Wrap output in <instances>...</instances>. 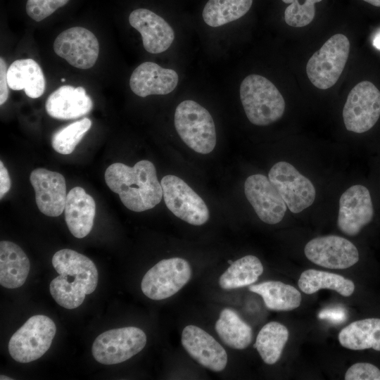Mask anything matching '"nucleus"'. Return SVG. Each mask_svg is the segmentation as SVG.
<instances>
[{
	"label": "nucleus",
	"instance_id": "1",
	"mask_svg": "<svg viewBox=\"0 0 380 380\" xmlns=\"http://www.w3.org/2000/svg\"><path fill=\"white\" fill-rule=\"evenodd\" d=\"M104 177L110 189L118 194L123 205L132 211L151 209L163 198L156 167L149 160H140L133 167L113 163L106 169Z\"/></svg>",
	"mask_w": 380,
	"mask_h": 380
},
{
	"label": "nucleus",
	"instance_id": "2",
	"mask_svg": "<svg viewBox=\"0 0 380 380\" xmlns=\"http://www.w3.org/2000/svg\"><path fill=\"white\" fill-rule=\"evenodd\" d=\"M52 265L59 275L50 283L51 296L63 308H78L86 295L93 293L97 286L99 274L95 264L84 255L65 248L53 255Z\"/></svg>",
	"mask_w": 380,
	"mask_h": 380
},
{
	"label": "nucleus",
	"instance_id": "3",
	"mask_svg": "<svg viewBox=\"0 0 380 380\" xmlns=\"http://www.w3.org/2000/svg\"><path fill=\"white\" fill-rule=\"evenodd\" d=\"M240 99L248 120L265 126L279 120L285 110V101L279 89L266 77L252 74L240 85Z\"/></svg>",
	"mask_w": 380,
	"mask_h": 380
},
{
	"label": "nucleus",
	"instance_id": "4",
	"mask_svg": "<svg viewBox=\"0 0 380 380\" xmlns=\"http://www.w3.org/2000/svg\"><path fill=\"white\" fill-rule=\"evenodd\" d=\"M174 124L179 137L193 151L208 154L214 149L217 137L213 119L197 102L185 100L178 104Z\"/></svg>",
	"mask_w": 380,
	"mask_h": 380
},
{
	"label": "nucleus",
	"instance_id": "5",
	"mask_svg": "<svg viewBox=\"0 0 380 380\" xmlns=\"http://www.w3.org/2000/svg\"><path fill=\"white\" fill-rule=\"evenodd\" d=\"M56 332V324L51 318L34 315L13 334L8 342V352L14 360L20 363L36 360L49 349Z\"/></svg>",
	"mask_w": 380,
	"mask_h": 380
},
{
	"label": "nucleus",
	"instance_id": "6",
	"mask_svg": "<svg viewBox=\"0 0 380 380\" xmlns=\"http://www.w3.org/2000/svg\"><path fill=\"white\" fill-rule=\"evenodd\" d=\"M349 51L346 36L336 34L331 37L308 61L306 72L312 84L320 89L333 87L345 68Z\"/></svg>",
	"mask_w": 380,
	"mask_h": 380
},
{
	"label": "nucleus",
	"instance_id": "7",
	"mask_svg": "<svg viewBox=\"0 0 380 380\" xmlns=\"http://www.w3.org/2000/svg\"><path fill=\"white\" fill-rule=\"evenodd\" d=\"M146 343L143 330L126 327L106 331L94 340L91 352L99 363L110 365L123 362L141 351Z\"/></svg>",
	"mask_w": 380,
	"mask_h": 380
},
{
	"label": "nucleus",
	"instance_id": "8",
	"mask_svg": "<svg viewBox=\"0 0 380 380\" xmlns=\"http://www.w3.org/2000/svg\"><path fill=\"white\" fill-rule=\"evenodd\" d=\"M191 277V268L185 259H163L146 272L141 280V289L148 298L163 300L177 293Z\"/></svg>",
	"mask_w": 380,
	"mask_h": 380
},
{
	"label": "nucleus",
	"instance_id": "9",
	"mask_svg": "<svg viewBox=\"0 0 380 380\" xmlns=\"http://www.w3.org/2000/svg\"><path fill=\"white\" fill-rule=\"evenodd\" d=\"M380 117V91L369 81L357 84L348 95L343 109L346 128L355 133L369 130Z\"/></svg>",
	"mask_w": 380,
	"mask_h": 380
},
{
	"label": "nucleus",
	"instance_id": "10",
	"mask_svg": "<svg viewBox=\"0 0 380 380\" xmlns=\"http://www.w3.org/2000/svg\"><path fill=\"white\" fill-rule=\"evenodd\" d=\"M160 184L167 208L178 218L196 226L205 224L209 210L203 200L182 179L167 175Z\"/></svg>",
	"mask_w": 380,
	"mask_h": 380
},
{
	"label": "nucleus",
	"instance_id": "11",
	"mask_svg": "<svg viewBox=\"0 0 380 380\" xmlns=\"http://www.w3.org/2000/svg\"><path fill=\"white\" fill-rule=\"evenodd\" d=\"M268 178L291 212L300 213L315 201L314 185L289 163H275L269 172Z\"/></svg>",
	"mask_w": 380,
	"mask_h": 380
},
{
	"label": "nucleus",
	"instance_id": "12",
	"mask_svg": "<svg viewBox=\"0 0 380 380\" xmlns=\"http://www.w3.org/2000/svg\"><path fill=\"white\" fill-rule=\"evenodd\" d=\"M53 50L70 65L86 70L96 63L99 44L90 30L82 27H73L59 34L53 42Z\"/></svg>",
	"mask_w": 380,
	"mask_h": 380
},
{
	"label": "nucleus",
	"instance_id": "13",
	"mask_svg": "<svg viewBox=\"0 0 380 380\" xmlns=\"http://www.w3.org/2000/svg\"><path fill=\"white\" fill-rule=\"evenodd\" d=\"M304 253L312 262L329 269H347L359 260L355 246L336 235L319 236L309 241Z\"/></svg>",
	"mask_w": 380,
	"mask_h": 380
},
{
	"label": "nucleus",
	"instance_id": "14",
	"mask_svg": "<svg viewBox=\"0 0 380 380\" xmlns=\"http://www.w3.org/2000/svg\"><path fill=\"white\" fill-rule=\"evenodd\" d=\"M374 208L369 191L355 184L341 196L337 225L348 236H356L373 218Z\"/></svg>",
	"mask_w": 380,
	"mask_h": 380
},
{
	"label": "nucleus",
	"instance_id": "15",
	"mask_svg": "<svg viewBox=\"0 0 380 380\" xmlns=\"http://www.w3.org/2000/svg\"><path fill=\"white\" fill-rule=\"evenodd\" d=\"M244 193L258 217L270 224L279 223L286 211V205L269 178L262 174L249 176Z\"/></svg>",
	"mask_w": 380,
	"mask_h": 380
},
{
	"label": "nucleus",
	"instance_id": "16",
	"mask_svg": "<svg viewBox=\"0 0 380 380\" xmlns=\"http://www.w3.org/2000/svg\"><path fill=\"white\" fill-rule=\"evenodd\" d=\"M181 341L189 355L201 366L213 372H221L226 367L228 360L226 350L201 328L186 326Z\"/></svg>",
	"mask_w": 380,
	"mask_h": 380
},
{
	"label": "nucleus",
	"instance_id": "17",
	"mask_svg": "<svg viewBox=\"0 0 380 380\" xmlns=\"http://www.w3.org/2000/svg\"><path fill=\"white\" fill-rule=\"evenodd\" d=\"M30 180L41 213L49 217L61 215L67 197L64 177L56 172L37 168L31 172Z\"/></svg>",
	"mask_w": 380,
	"mask_h": 380
},
{
	"label": "nucleus",
	"instance_id": "18",
	"mask_svg": "<svg viewBox=\"0 0 380 380\" xmlns=\"http://www.w3.org/2000/svg\"><path fill=\"white\" fill-rule=\"evenodd\" d=\"M129 23L141 34L144 48L148 53L165 51L175 39L172 27L162 17L148 9L134 10L129 14Z\"/></svg>",
	"mask_w": 380,
	"mask_h": 380
},
{
	"label": "nucleus",
	"instance_id": "19",
	"mask_svg": "<svg viewBox=\"0 0 380 380\" xmlns=\"http://www.w3.org/2000/svg\"><path fill=\"white\" fill-rule=\"evenodd\" d=\"M178 74L170 68H164L153 62H144L132 72L129 87L136 95H165L171 93L177 86Z\"/></svg>",
	"mask_w": 380,
	"mask_h": 380
},
{
	"label": "nucleus",
	"instance_id": "20",
	"mask_svg": "<svg viewBox=\"0 0 380 380\" xmlns=\"http://www.w3.org/2000/svg\"><path fill=\"white\" fill-rule=\"evenodd\" d=\"M93 101L82 87L61 86L47 98L46 110L52 118L75 119L89 113Z\"/></svg>",
	"mask_w": 380,
	"mask_h": 380
},
{
	"label": "nucleus",
	"instance_id": "21",
	"mask_svg": "<svg viewBox=\"0 0 380 380\" xmlns=\"http://www.w3.org/2000/svg\"><path fill=\"white\" fill-rule=\"evenodd\" d=\"M64 210L71 234L78 239L87 236L93 227L96 213L94 198L83 188L75 186L67 194Z\"/></svg>",
	"mask_w": 380,
	"mask_h": 380
},
{
	"label": "nucleus",
	"instance_id": "22",
	"mask_svg": "<svg viewBox=\"0 0 380 380\" xmlns=\"http://www.w3.org/2000/svg\"><path fill=\"white\" fill-rule=\"evenodd\" d=\"M30 260L23 249L13 242H0V284L7 289L20 287L30 272Z\"/></svg>",
	"mask_w": 380,
	"mask_h": 380
},
{
	"label": "nucleus",
	"instance_id": "23",
	"mask_svg": "<svg viewBox=\"0 0 380 380\" xmlns=\"http://www.w3.org/2000/svg\"><path fill=\"white\" fill-rule=\"evenodd\" d=\"M8 87L13 90L23 89L27 96L37 99L45 89V80L39 65L33 59H19L7 70Z\"/></svg>",
	"mask_w": 380,
	"mask_h": 380
},
{
	"label": "nucleus",
	"instance_id": "24",
	"mask_svg": "<svg viewBox=\"0 0 380 380\" xmlns=\"http://www.w3.org/2000/svg\"><path fill=\"white\" fill-rule=\"evenodd\" d=\"M340 344L350 350L373 348L380 351V319L368 318L353 322L338 334Z\"/></svg>",
	"mask_w": 380,
	"mask_h": 380
},
{
	"label": "nucleus",
	"instance_id": "25",
	"mask_svg": "<svg viewBox=\"0 0 380 380\" xmlns=\"http://www.w3.org/2000/svg\"><path fill=\"white\" fill-rule=\"evenodd\" d=\"M248 289L259 294L265 306L271 310H292L298 308L301 303L300 293L294 286L279 281H266L250 285Z\"/></svg>",
	"mask_w": 380,
	"mask_h": 380
},
{
	"label": "nucleus",
	"instance_id": "26",
	"mask_svg": "<svg viewBox=\"0 0 380 380\" xmlns=\"http://www.w3.org/2000/svg\"><path fill=\"white\" fill-rule=\"evenodd\" d=\"M215 328L222 341L234 349H245L253 339L251 326L235 310L230 308L222 310Z\"/></svg>",
	"mask_w": 380,
	"mask_h": 380
},
{
	"label": "nucleus",
	"instance_id": "27",
	"mask_svg": "<svg viewBox=\"0 0 380 380\" xmlns=\"http://www.w3.org/2000/svg\"><path fill=\"white\" fill-rule=\"evenodd\" d=\"M298 284L300 289L306 294H312L320 289H328L348 297L355 290V284L351 280L337 274L313 269L303 272Z\"/></svg>",
	"mask_w": 380,
	"mask_h": 380
},
{
	"label": "nucleus",
	"instance_id": "28",
	"mask_svg": "<svg viewBox=\"0 0 380 380\" xmlns=\"http://www.w3.org/2000/svg\"><path fill=\"white\" fill-rule=\"evenodd\" d=\"M263 266L258 258L248 255L233 262L220 276L219 284L230 290L250 286L262 274Z\"/></svg>",
	"mask_w": 380,
	"mask_h": 380
},
{
	"label": "nucleus",
	"instance_id": "29",
	"mask_svg": "<svg viewBox=\"0 0 380 380\" xmlns=\"http://www.w3.org/2000/svg\"><path fill=\"white\" fill-rule=\"evenodd\" d=\"M289 338V331L282 324L270 322L258 332L253 347L267 365L275 364L281 357Z\"/></svg>",
	"mask_w": 380,
	"mask_h": 380
},
{
	"label": "nucleus",
	"instance_id": "30",
	"mask_svg": "<svg viewBox=\"0 0 380 380\" xmlns=\"http://www.w3.org/2000/svg\"><path fill=\"white\" fill-rule=\"evenodd\" d=\"M252 4L253 0H208L203 10V19L210 27H220L243 16Z\"/></svg>",
	"mask_w": 380,
	"mask_h": 380
},
{
	"label": "nucleus",
	"instance_id": "31",
	"mask_svg": "<svg viewBox=\"0 0 380 380\" xmlns=\"http://www.w3.org/2000/svg\"><path fill=\"white\" fill-rule=\"evenodd\" d=\"M91 126V121L84 118L60 129L52 136L53 148L63 155L70 154Z\"/></svg>",
	"mask_w": 380,
	"mask_h": 380
},
{
	"label": "nucleus",
	"instance_id": "32",
	"mask_svg": "<svg viewBox=\"0 0 380 380\" xmlns=\"http://www.w3.org/2000/svg\"><path fill=\"white\" fill-rule=\"evenodd\" d=\"M291 4L285 10L286 23L292 27H300L310 24L315 18L316 3L322 0H282Z\"/></svg>",
	"mask_w": 380,
	"mask_h": 380
},
{
	"label": "nucleus",
	"instance_id": "33",
	"mask_svg": "<svg viewBox=\"0 0 380 380\" xmlns=\"http://www.w3.org/2000/svg\"><path fill=\"white\" fill-rule=\"evenodd\" d=\"M69 0H27L26 12L34 20L39 22L51 15Z\"/></svg>",
	"mask_w": 380,
	"mask_h": 380
},
{
	"label": "nucleus",
	"instance_id": "34",
	"mask_svg": "<svg viewBox=\"0 0 380 380\" xmlns=\"http://www.w3.org/2000/svg\"><path fill=\"white\" fill-rule=\"evenodd\" d=\"M346 380H380V370L367 362L353 365L345 374Z\"/></svg>",
	"mask_w": 380,
	"mask_h": 380
},
{
	"label": "nucleus",
	"instance_id": "35",
	"mask_svg": "<svg viewBox=\"0 0 380 380\" xmlns=\"http://www.w3.org/2000/svg\"><path fill=\"white\" fill-rule=\"evenodd\" d=\"M319 317L337 324L344 322L347 318V315L343 308L335 307L323 310L319 312Z\"/></svg>",
	"mask_w": 380,
	"mask_h": 380
},
{
	"label": "nucleus",
	"instance_id": "36",
	"mask_svg": "<svg viewBox=\"0 0 380 380\" xmlns=\"http://www.w3.org/2000/svg\"><path fill=\"white\" fill-rule=\"evenodd\" d=\"M6 63L2 57L0 58V105L4 104L8 96V84L7 80Z\"/></svg>",
	"mask_w": 380,
	"mask_h": 380
},
{
	"label": "nucleus",
	"instance_id": "37",
	"mask_svg": "<svg viewBox=\"0 0 380 380\" xmlns=\"http://www.w3.org/2000/svg\"><path fill=\"white\" fill-rule=\"evenodd\" d=\"M11 179L8 172L4 166L3 162L0 161V198L1 199L4 195L10 190Z\"/></svg>",
	"mask_w": 380,
	"mask_h": 380
},
{
	"label": "nucleus",
	"instance_id": "38",
	"mask_svg": "<svg viewBox=\"0 0 380 380\" xmlns=\"http://www.w3.org/2000/svg\"><path fill=\"white\" fill-rule=\"evenodd\" d=\"M373 45L380 50V32L376 35L373 40Z\"/></svg>",
	"mask_w": 380,
	"mask_h": 380
},
{
	"label": "nucleus",
	"instance_id": "39",
	"mask_svg": "<svg viewBox=\"0 0 380 380\" xmlns=\"http://www.w3.org/2000/svg\"><path fill=\"white\" fill-rule=\"evenodd\" d=\"M374 6L380 7V0H363Z\"/></svg>",
	"mask_w": 380,
	"mask_h": 380
},
{
	"label": "nucleus",
	"instance_id": "40",
	"mask_svg": "<svg viewBox=\"0 0 380 380\" xmlns=\"http://www.w3.org/2000/svg\"><path fill=\"white\" fill-rule=\"evenodd\" d=\"M0 379H1V380H4V379L10 380V379H11V378H9L8 376H4V375H1V376H0Z\"/></svg>",
	"mask_w": 380,
	"mask_h": 380
},
{
	"label": "nucleus",
	"instance_id": "41",
	"mask_svg": "<svg viewBox=\"0 0 380 380\" xmlns=\"http://www.w3.org/2000/svg\"><path fill=\"white\" fill-rule=\"evenodd\" d=\"M65 78H62V79H61V82H65Z\"/></svg>",
	"mask_w": 380,
	"mask_h": 380
}]
</instances>
